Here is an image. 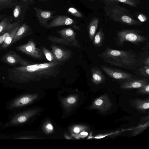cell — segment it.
<instances>
[{
  "mask_svg": "<svg viewBox=\"0 0 149 149\" xmlns=\"http://www.w3.org/2000/svg\"><path fill=\"white\" fill-rule=\"evenodd\" d=\"M62 64L56 61L22 65L10 69L8 76L10 79L19 83L55 77Z\"/></svg>",
  "mask_w": 149,
  "mask_h": 149,
  "instance_id": "cell-1",
  "label": "cell"
},
{
  "mask_svg": "<svg viewBox=\"0 0 149 149\" xmlns=\"http://www.w3.org/2000/svg\"><path fill=\"white\" fill-rule=\"evenodd\" d=\"M104 11L106 15L115 22L129 25H140L142 24L136 20L129 11L114 2L105 3Z\"/></svg>",
  "mask_w": 149,
  "mask_h": 149,
  "instance_id": "cell-2",
  "label": "cell"
},
{
  "mask_svg": "<svg viewBox=\"0 0 149 149\" xmlns=\"http://www.w3.org/2000/svg\"><path fill=\"white\" fill-rule=\"evenodd\" d=\"M101 55L104 57L105 60L111 64L121 66L133 65L136 62V55L129 51L113 49L109 47Z\"/></svg>",
  "mask_w": 149,
  "mask_h": 149,
  "instance_id": "cell-3",
  "label": "cell"
},
{
  "mask_svg": "<svg viewBox=\"0 0 149 149\" xmlns=\"http://www.w3.org/2000/svg\"><path fill=\"white\" fill-rule=\"evenodd\" d=\"M142 32L136 30L124 29L118 31L117 33V43L119 45L125 42H129L134 44L142 42L147 39L139 34Z\"/></svg>",
  "mask_w": 149,
  "mask_h": 149,
  "instance_id": "cell-4",
  "label": "cell"
},
{
  "mask_svg": "<svg viewBox=\"0 0 149 149\" xmlns=\"http://www.w3.org/2000/svg\"><path fill=\"white\" fill-rule=\"evenodd\" d=\"M16 49L18 51L36 58H41L43 55L42 52L36 47L35 42L32 40H29L26 44L17 47Z\"/></svg>",
  "mask_w": 149,
  "mask_h": 149,
  "instance_id": "cell-5",
  "label": "cell"
},
{
  "mask_svg": "<svg viewBox=\"0 0 149 149\" xmlns=\"http://www.w3.org/2000/svg\"><path fill=\"white\" fill-rule=\"evenodd\" d=\"M112 104L107 94L103 95L96 99L90 107L91 109L99 110L101 112L107 111L112 107Z\"/></svg>",
  "mask_w": 149,
  "mask_h": 149,
  "instance_id": "cell-6",
  "label": "cell"
},
{
  "mask_svg": "<svg viewBox=\"0 0 149 149\" xmlns=\"http://www.w3.org/2000/svg\"><path fill=\"white\" fill-rule=\"evenodd\" d=\"M52 19L51 21L48 23L46 27L47 29L54 27L72 25L77 24L75 20L66 15H56L54 16Z\"/></svg>",
  "mask_w": 149,
  "mask_h": 149,
  "instance_id": "cell-7",
  "label": "cell"
},
{
  "mask_svg": "<svg viewBox=\"0 0 149 149\" xmlns=\"http://www.w3.org/2000/svg\"><path fill=\"white\" fill-rule=\"evenodd\" d=\"M3 61L10 65L20 64L22 65H27L33 63L27 61L17 54L12 51L5 54L2 58Z\"/></svg>",
  "mask_w": 149,
  "mask_h": 149,
  "instance_id": "cell-8",
  "label": "cell"
},
{
  "mask_svg": "<svg viewBox=\"0 0 149 149\" xmlns=\"http://www.w3.org/2000/svg\"><path fill=\"white\" fill-rule=\"evenodd\" d=\"M101 68L109 76L113 78L124 81L133 79L131 74L104 65L102 66Z\"/></svg>",
  "mask_w": 149,
  "mask_h": 149,
  "instance_id": "cell-9",
  "label": "cell"
},
{
  "mask_svg": "<svg viewBox=\"0 0 149 149\" xmlns=\"http://www.w3.org/2000/svg\"><path fill=\"white\" fill-rule=\"evenodd\" d=\"M33 8L39 24L45 27L48 24V22L54 17L53 15L56 12V11L43 10L36 7H34Z\"/></svg>",
  "mask_w": 149,
  "mask_h": 149,
  "instance_id": "cell-10",
  "label": "cell"
},
{
  "mask_svg": "<svg viewBox=\"0 0 149 149\" xmlns=\"http://www.w3.org/2000/svg\"><path fill=\"white\" fill-rule=\"evenodd\" d=\"M52 53L55 59L58 61L62 62L69 59L71 57V52L56 46H51Z\"/></svg>",
  "mask_w": 149,
  "mask_h": 149,
  "instance_id": "cell-11",
  "label": "cell"
},
{
  "mask_svg": "<svg viewBox=\"0 0 149 149\" xmlns=\"http://www.w3.org/2000/svg\"><path fill=\"white\" fill-rule=\"evenodd\" d=\"M149 83L146 79H131L125 81L120 86V88L123 89L139 88Z\"/></svg>",
  "mask_w": 149,
  "mask_h": 149,
  "instance_id": "cell-12",
  "label": "cell"
},
{
  "mask_svg": "<svg viewBox=\"0 0 149 149\" xmlns=\"http://www.w3.org/2000/svg\"><path fill=\"white\" fill-rule=\"evenodd\" d=\"M57 32L61 38L67 41L79 44L76 39L77 34L72 29L70 28H65L58 30Z\"/></svg>",
  "mask_w": 149,
  "mask_h": 149,
  "instance_id": "cell-13",
  "label": "cell"
},
{
  "mask_svg": "<svg viewBox=\"0 0 149 149\" xmlns=\"http://www.w3.org/2000/svg\"><path fill=\"white\" fill-rule=\"evenodd\" d=\"M93 82L96 85L103 83L105 80V77L101 71L97 67L91 70Z\"/></svg>",
  "mask_w": 149,
  "mask_h": 149,
  "instance_id": "cell-14",
  "label": "cell"
},
{
  "mask_svg": "<svg viewBox=\"0 0 149 149\" xmlns=\"http://www.w3.org/2000/svg\"><path fill=\"white\" fill-rule=\"evenodd\" d=\"M18 25L16 22L11 23L8 18H5L0 22V34L11 30Z\"/></svg>",
  "mask_w": 149,
  "mask_h": 149,
  "instance_id": "cell-15",
  "label": "cell"
},
{
  "mask_svg": "<svg viewBox=\"0 0 149 149\" xmlns=\"http://www.w3.org/2000/svg\"><path fill=\"white\" fill-rule=\"evenodd\" d=\"M99 19L94 17L92 18L88 26L89 37L91 41H93L98 26Z\"/></svg>",
  "mask_w": 149,
  "mask_h": 149,
  "instance_id": "cell-16",
  "label": "cell"
},
{
  "mask_svg": "<svg viewBox=\"0 0 149 149\" xmlns=\"http://www.w3.org/2000/svg\"><path fill=\"white\" fill-rule=\"evenodd\" d=\"M47 39L50 41L54 42L66 46L79 47H81L79 44L68 42L61 38H60L54 36H49L47 37Z\"/></svg>",
  "mask_w": 149,
  "mask_h": 149,
  "instance_id": "cell-17",
  "label": "cell"
},
{
  "mask_svg": "<svg viewBox=\"0 0 149 149\" xmlns=\"http://www.w3.org/2000/svg\"><path fill=\"white\" fill-rule=\"evenodd\" d=\"M29 26L25 23L20 26L15 33L11 43L13 44L22 38L28 31Z\"/></svg>",
  "mask_w": 149,
  "mask_h": 149,
  "instance_id": "cell-18",
  "label": "cell"
},
{
  "mask_svg": "<svg viewBox=\"0 0 149 149\" xmlns=\"http://www.w3.org/2000/svg\"><path fill=\"white\" fill-rule=\"evenodd\" d=\"M136 108L139 111L145 112L149 108V100L148 98L145 100L136 99L134 102Z\"/></svg>",
  "mask_w": 149,
  "mask_h": 149,
  "instance_id": "cell-19",
  "label": "cell"
},
{
  "mask_svg": "<svg viewBox=\"0 0 149 149\" xmlns=\"http://www.w3.org/2000/svg\"><path fill=\"white\" fill-rule=\"evenodd\" d=\"M104 39V33L102 28L101 27L94 37L93 40V44L95 47L102 46V45Z\"/></svg>",
  "mask_w": 149,
  "mask_h": 149,
  "instance_id": "cell-20",
  "label": "cell"
},
{
  "mask_svg": "<svg viewBox=\"0 0 149 149\" xmlns=\"http://www.w3.org/2000/svg\"><path fill=\"white\" fill-rule=\"evenodd\" d=\"M19 27L20 26L18 25L11 30L9 35L6 39L3 42L2 46V47L3 48H6L11 44L15 35Z\"/></svg>",
  "mask_w": 149,
  "mask_h": 149,
  "instance_id": "cell-21",
  "label": "cell"
},
{
  "mask_svg": "<svg viewBox=\"0 0 149 149\" xmlns=\"http://www.w3.org/2000/svg\"><path fill=\"white\" fill-rule=\"evenodd\" d=\"M42 49L44 55L47 60L50 62L58 61L55 59L53 53L48 49L43 47H42Z\"/></svg>",
  "mask_w": 149,
  "mask_h": 149,
  "instance_id": "cell-22",
  "label": "cell"
},
{
  "mask_svg": "<svg viewBox=\"0 0 149 149\" xmlns=\"http://www.w3.org/2000/svg\"><path fill=\"white\" fill-rule=\"evenodd\" d=\"M114 2L117 3H122L133 7H136L137 4L136 2L133 0H106L104 1V2Z\"/></svg>",
  "mask_w": 149,
  "mask_h": 149,
  "instance_id": "cell-23",
  "label": "cell"
},
{
  "mask_svg": "<svg viewBox=\"0 0 149 149\" xmlns=\"http://www.w3.org/2000/svg\"><path fill=\"white\" fill-rule=\"evenodd\" d=\"M149 121L147 123L142 125H141L135 128L133 132V136H134L138 134L145 130L148 126Z\"/></svg>",
  "mask_w": 149,
  "mask_h": 149,
  "instance_id": "cell-24",
  "label": "cell"
},
{
  "mask_svg": "<svg viewBox=\"0 0 149 149\" xmlns=\"http://www.w3.org/2000/svg\"><path fill=\"white\" fill-rule=\"evenodd\" d=\"M68 12L74 17L81 18L83 17V15L76 8L71 7L67 10Z\"/></svg>",
  "mask_w": 149,
  "mask_h": 149,
  "instance_id": "cell-25",
  "label": "cell"
},
{
  "mask_svg": "<svg viewBox=\"0 0 149 149\" xmlns=\"http://www.w3.org/2000/svg\"><path fill=\"white\" fill-rule=\"evenodd\" d=\"M137 93L143 94H149V84L148 83L139 88Z\"/></svg>",
  "mask_w": 149,
  "mask_h": 149,
  "instance_id": "cell-26",
  "label": "cell"
},
{
  "mask_svg": "<svg viewBox=\"0 0 149 149\" xmlns=\"http://www.w3.org/2000/svg\"><path fill=\"white\" fill-rule=\"evenodd\" d=\"M21 11V7L20 5H17L15 6L13 12L14 17L17 18L20 15Z\"/></svg>",
  "mask_w": 149,
  "mask_h": 149,
  "instance_id": "cell-27",
  "label": "cell"
},
{
  "mask_svg": "<svg viewBox=\"0 0 149 149\" xmlns=\"http://www.w3.org/2000/svg\"><path fill=\"white\" fill-rule=\"evenodd\" d=\"M141 74L146 77H148L149 75V66L145 65L143 68L140 69Z\"/></svg>",
  "mask_w": 149,
  "mask_h": 149,
  "instance_id": "cell-28",
  "label": "cell"
},
{
  "mask_svg": "<svg viewBox=\"0 0 149 149\" xmlns=\"http://www.w3.org/2000/svg\"><path fill=\"white\" fill-rule=\"evenodd\" d=\"M137 19L140 22H143L146 21L148 19L147 17L144 14L136 12L135 14Z\"/></svg>",
  "mask_w": 149,
  "mask_h": 149,
  "instance_id": "cell-29",
  "label": "cell"
},
{
  "mask_svg": "<svg viewBox=\"0 0 149 149\" xmlns=\"http://www.w3.org/2000/svg\"><path fill=\"white\" fill-rule=\"evenodd\" d=\"M13 0H0V6L5 5H12Z\"/></svg>",
  "mask_w": 149,
  "mask_h": 149,
  "instance_id": "cell-30",
  "label": "cell"
},
{
  "mask_svg": "<svg viewBox=\"0 0 149 149\" xmlns=\"http://www.w3.org/2000/svg\"><path fill=\"white\" fill-rule=\"evenodd\" d=\"M117 132H114L113 133H109V134H105L104 135V134H103V135H97V136H95L94 137H93V138H95V139H101V138H103L105 136H107L109 135H111V134H115Z\"/></svg>",
  "mask_w": 149,
  "mask_h": 149,
  "instance_id": "cell-31",
  "label": "cell"
},
{
  "mask_svg": "<svg viewBox=\"0 0 149 149\" xmlns=\"http://www.w3.org/2000/svg\"><path fill=\"white\" fill-rule=\"evenodd\" d=\"M67 101L70 104H73L76 102V99L74 97H70L68 99Z\"/></svg>",
  "mask_w": 149,
  "mask_h": 149,
  "instance_id": "cell-32",
  "label": "cell"
},
{
  "mask_svg": "<svg viewBox=\"0 0 149 149\" xmlns=\"http://www.w3.org/2000/svg\"><path fill=\"white\" fill-rule=\"evenodd\" d=\"M143 62L145 64V65L149 66V57H148L147 58H146Z\"/></svg>",
  "mask_w": 149,
  "mask_h": 149,
  "instance_id": "cell-33",
  "label": "cell"
},
{
  "mask_svg": "<svg viewBox=\"0 0 149 149\" xmlns=\"http://www.w3.org/2000/svg\"><path fill=\"white\" fill-rule=\"evenodd\" d=\"M74 132L76 133H78L80 131V129L78 127H75L74 129Z\"/></svg>",
  "mask_w": 149,
  "mask_h": 149,
  "instance_id": "cell-34",
  "label": "cell"
},
{
  "mask_svg": "<svg viewBox=\"0 0 149 149\" xmlns=\"http://www.w3.org/2000/svg\"><path fill=\"white\" fill-rule=\"evenodd\" d=\"M72 26L75 29L77 30H80V28L78 26L74 24L72 25Z\"/></svg>",
  "mask_w": 149,
  "mask_h": 149,
  "instance_id": "cell-35",
  "label": "cell"
},
{
  "mask_svg": "<svg viewBox=\"0 0 149 149\" xmlns=\"http://www.w3.org/2000/svg\"><path fill=\"white\" fill-rule=\"evenodd\" d=\"M3 42V35L0 36V44H1Z\"/></svg>",
  "mask_w": 149,
  "mask_h": 149,
  "instance_id": "cell-36",
  "label": "cell"
},
{
  "mask_svg": "<svg viewBox=\"0 0 149 149\" xmlns=\"http://www.w3.org/2000/svg\"><path fill=\"white\" fill-rule=\"evenodd\" d=\"M47 127L49 129L51 130H52L53 129V127L50 124H49L47 125Z\"/></svg>",
  "mask_w": 149,
  "mask_h": 149,
  "instance_id": "cell-37",
  "label": "cell"
},
{
  "mask_svg": "<svg viewBox=\"0 0 149 149\" xmlns=\"http://www.w3.org/2000/svg\"><path fill=\"white\" fill-rule=\"evenodd\" d=\"M81 134L82 135H88V133L86 132H82L81 133Z\"/></svg>",
  "mask_w": 149,
  "mask_h": 149,
  "instance_id": "cell-38",
  "label": "cell"
},
{
  "mask_svg": "<svg viewBox=\"0 0 149 149\" xmlns=\"http://www.w3.org/2000/svg\"><path fill=\"white\" fill-rule=\"evenodd\" d=\"M50 0H39V1H49Z\"/></svg>",
  "mask_w": 149,
  "mask_h": 149,
  "instance_id": "cell-39",
  "label": "cell"
},
{
  "mask_svg": "<svg viewBox=\"0 0 149 149\" xmlns=\"http://www.w3.org/2000/svg\"><path fill=\"white\" fill-rule=\"evenodd\" d=\"M31 2L32 3H33L34 2V0H30Z\"/></svg>",
  "mask_w": 149,
  "mask_h": 149,
  "instance_id": "cell-40",
  "label": "cell"
},
{
  "mask_svg": "<svg viewBox=\"0 0 149 149\" xmlns=\"http://www.w3.org/2000/svg\"><path fill=\"white\" fill-rule=\"evenodd\" d=\"M24 1L25 2H28L29 0H22Z\"/></svg>",
  "mask_w": 149,
  "mask_h": 149,
  "instance_id": "cell-41",
  "label": "cell"
},
{
  "mask_svg": "<svg viewBox=\"0 0 149 149\" xmlns=\"http://www.w3.org/2000/svg\"><path fill=\"white\" fill-rule=\"evenodd\" d=\"M89 1H94L95 0H88Z\"/></svg>",
  "mask_w": 149,
  "mask_h": 149,
  "instance_id": "cell-42",
  "label": "cell"
},
{
  "mask_svg": "<svg viewBox=\"0 0 149 149\" xmlns=\"http://www.w3.org/2000/svg\"><path fill=\"white\" fill-rule=\"evenodd\" d=\"M1 15H0V20L1 19Z\"/></svg>",
  "mask_w": 149,
  "mask_h": 149,
  "instance_id": "cell-43",
  "label": "cell"
},
{
  "mask_svg": "<svg viewBox=\"0 0 149 149\" xmlns=\"http://www.w3.org/2000/svg\"><path fill=\"white\" fill-rule=\"evenodd\" d=\"M135 0L139 2L140 0Z\"/></svg>",
  "mask_w": 149,
  "mask_h": 149,
  "instance_id": "cell-44",
  "label": "cell"
},
{
  "mask_svg": "<svg viewBox=\"0 0 149 149\" xmlns=\"http://www.w3.org/2000/svg\"><path fill=\"white\" fill-rule=\"evenodd\" d=\"M103 1H105L106 0H103Z\"/></svg>",
  "mask_w": 149,
  "mask_h": 149,
  "instance_id": "cell-45",
  "label": "cell"
}]
</instances>
